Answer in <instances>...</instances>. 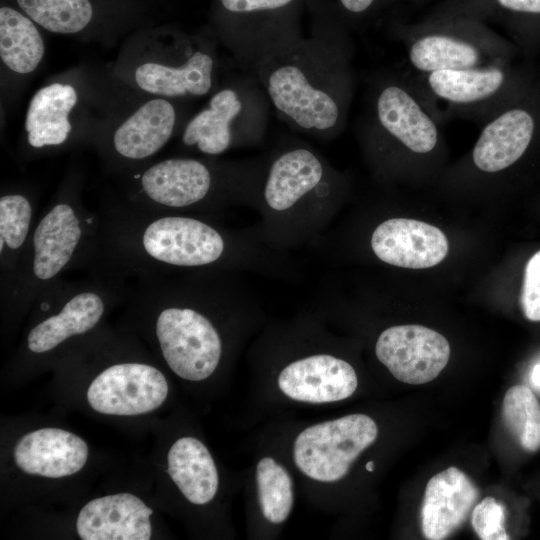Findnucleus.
I'll use <instances>...</instances> for the list:
<instances>
[{"instance_id":"obj_4","label":"nucleus","mask_w":540,"mask_h":540,"mask_svg":"<svg viewBox=\"0 0 540 540\" xmlns=\"http://www.w3.org/2000/svg\"><path fill=\"white\" fill-rule=\"evenodd\" d=\"M76 182L66 183L39 214L13 282L1 297L4 310L22 313L66 272L96 266L101 218L85 206Z\"/></svg>"},{"instance_id":"obj_5","label":"nucleus","mask_w":540,"mask_h":540,"mask_svg":"<svg viewBox=\"0 0 540 540\" xmlns=\"http://www.w3.org/2000/svg\"><path fill=\"white\" fill-rule=\"evenodd\" d=\"M323 320L303 312L257 341L256 350L270 360L272 381L284 399L323 406L350 398L358 388L356 369L330 347Z\"/></svg>"},{"instance_id":"obj_1","label":"nucleus","mask_w":540,"mask_h":540,"mask_svg":"<svg viewBox=\"0 0 540 540\" xmlns=\"http://www.w3.org/2000/svg\"><path fill=\"white\" fill-rule=\"evenodd\" d=\"M101 218V265L127 279L148 274L209 270L293 279L285 255L261 240L255 228L226 226L219 217L106 201Z\"/></svg>"},{"instance_id":"obj_17","label":"nucleus","mask_w":540,"mask_h":540,"mask_svg":"<svg viewBox=\"0 0 540 540\" xmlns=\"http://www.w3.org/2000/svg\"><path fill=\"white\" fill-rule=\"evenodd\" d=\"M13 455L16 465L28 474L60 478L83 468L88 446L69 431L43 428L24 435L16 443Z\"/></svg>"},{"instance_id":"obj_6","label":"nucleus","mask_w":540,"mask_h":540,"mask_svg":"<svg viewBox=\"0 0 540 540\" xmlns=\"http://www.w3.org/2000/svg\"><path fill=\"white\" fill-rule=\"evenodd\" d=\"M245 175L231 166L173 157L136 172L123 199L150 209L221 218L233 206L257 208L262 179Z\"/></svg>"},{"instance_id":"obj_14","label":"nucleus","mask_w":540,"mask_h":540,"mask_svg":"<svg viewBox=\"0 0 540 540\" xmlns=\"http://www.w3.org/2000/svg\"><path fill=\"white\" fill-rule=\"evenodd\" d=\"M370 247L383 263L425 269L445 259L449 243L445 234L433 225L407 218H390L374 228Z\"/></svg>"},{"instance_id":"obj_30","label":"nucleus","mask_w":540,"mask_h":540,"mask_svg":"<svg viewBox=\"0 0 540 540\" xmlns=\"http://www.w3.org/2000/svg\"><path fill=\"white\" fill-rule=\"evenodd\" d=\"M520 304L528 320L540 321V250L526 264Z\"/></svg>"},{"instance_id":"obj_27","label":"nucleus","mask_w":540,"mask_h":540,"mask_svg":"<svg viewBox=\"0 0 540 540\" xmlns=\"http://www.w3.org/2000/svg\"><path fill=\"white\" fill-rule=\"evenodd\" d=\"M17 3L31 20L53 33H78L93 17L89 0H17Z\"/></svg>"},{"instance_id":"obj_31","label":"nucleus","mask_w":540,"mask_h":540,"mask_svg":"<svg viewBox=\"0 0 540 540\" xmlns=\"http://www.w3.org/2000/svg\"><path fill=\"white\" fill-rule=\"evenodd\" d=\"M292 0H221L225 9L234 13H249L283 7Z\"/></svg>"},{"instance_id":"obj_3","label":"nucleus","mask_w":540,"mask_h":540,"mask_svg":"<svg viewBox=\"0 0 540 540\" xmlns=\"http://www.w3.org/2000/svg\"><path fill=\"white\" fill-rule=\"evenodd\" d=\"M337 174L313 150L298 146L279 153L264 174L255 227L263 242L279 251L316 244L337 206Z\"/></svg>"},{"instance_id":"obj_7","label":"nucleus","mask_w":540,"mask_h":540,"mask_svg":"<svg viewBox=\"0 0 540 540\" xmlns=\"http://www.w3.org/2000/svg\"><path fill=\"white\" fill-rule=\"evenodd\" d=\"M528 65L515 62L468 69H445L413 76L442 122L459 118L482 126L538 78Z\"/></svg>"},{"instance_id":"obj_18","label":"nucleus","mask_w":540,"mask_h":540,"mask_svg":"<svg viewBox=\"0 0 540 540\" xmlns=\"http://www.w3.org/2000/svg\"><path fill=\"white\" fill-rule=\"evenodd\" d=\"M176 123V111L162 97L146 101L114 131L111 152L115 159L136 163L151 158L170 140Z\"/></svg>"},{"instance_id":"obj_24","label":"nucleus","mask_w":540,"mask_h":540,"mask_svg":"<svg viewBox=\"0 0 540 540\" xmlns=\"http://www.w3.org/2000/svg\"><path fill=\"white\" fill-rule=\"evenodd\" d=\"M254 494L258 515L269 527H280L290 517L295 503L294 479L279 459L264 455L254 466Z\"/></svg>"},{"instance_id":"obj_25","label":"nucleus","mask_w":540,"mask_h":540,"mask_svg":"<svg viewBox=\"0 0 540 540\" xmlns=\"http://www.w3.org/2000/svg\"><path fill=\"white\" fill-rule=\"evenodd\" d=\"M33 22L14 8L0 9V57L17 74L36 70L45 53L43 38Z\"/></svg>"},{"instance_id":"obj_10","label":"nucleus","mask_w":540,"mask_h":540,"mask_svg":"<svg viewBox=\"0 0 540 540\" xmlns=\"http://www.w3.org/2000/svg\"><path fill=\"white\" fill-rule=\"evenodd\" d=\"M369 415L353 413L309 424L290 443L295 470L310 484L327 488L344 480L357 459L377 440Z\"/></svg>"},{"instance_id":"obj_13","label":"nucleus","mask_w":540,"mask_h":540,"mask_svg":"<svg viewBox=\"0 0 540 540\" xmlns=\"http://www.w3.org/2000/svg\"><path fill=\"white\" fill-rule=\"evenodd\" d=\"M375 355L398 381L425 384L447 365L450 345L437 331L421 325H395L376 339Z\"/></svg>"},{"instance_id":"obj_16","label":"nucleus","mask_w":540,"mask_h":540,"mask_svg":"<svg viewBox=\"0 0 540 540\" xmlns=\"http://www.w3.org/2000/svg\"><path fill=\"white\" fill-rule=\"evenodd\" d=\"M152 513L133 494L108 495L88 502L81 509L76 529L82 540H149Z\"/></svg>"},{"instance_id":"obj_19","label":"nucleus","mask_w":540,"mask_h":540,"mask_svg":"<svg viewBox=\"0 0 540 540\" xmlns=\"http://www.w3.org/2000/svg\"><path fill=\"white\" fill-rule=\"evenodd\" d=\"M36 199L27 191L0 196V297L9 290L27 249L37 218Z\"/></svg>"},{"instance_id":"obj_8","label":"nucleus","mask_w":540,"mask_h":540,"mask_svg":"<svg viewBox=\"0 0 540 540\" xmlns=\"http://www.w3.org/2000/svg\"><path fill=\"white\" fill-rule=\"evenodd\" d=\"M442 124L412 77L391 75L373 89L363 126L374 152L427 158L439 151Z\"/></svg>"},{"instance_id":"obj_33","label":"nucleus","mask_w":540,"mask_h":540,"mask_svg":"<svg viewBox=\"0 0 540 540\" xmlns=\"http://www.w3.org/2000/svg\"><path fill=\"white\" fill-rule=\"evenodd\" d=\"M531 380L534 383V385L540 387V364H537L531 374Z\"/></svg>"},{"instance_id":"obj_15","label":"nucleus","mask_w":540,"mask_h":540,"mask_svg":"<svg viewBox=\"0 0 540 540\" xmlns=\"http://www.w3.org/2000/svg\"><path fill=\"white\" fill-rule=\"evenodd\" d=\"M479 497L473 481L451 466L430 478L421 507V529L428 540H443L467 519Z\"/></svg>"},{"instance_id":"obj_21","label":"nucleus","mask_w":540,"mask_h":540,"mask_svg":"<svg viewBox=\"0 0 540 540\" xmlns=\"http://www.w3.org/2000/svg\"><path fill=\"white\" fill-rule=\"evenodd\" d=\"M77 100V92L69 84L53 83L39 89L26 113L28 144L41 149L65 143L72 131L69 115Z\"/></svg>"},{"instance_id":"obj_12","label":"nucleus","mask_w":540,"mask_h":540,"mask_svg":"<svg viewBox=\"0 0 540 540\" xmlns=\"http://www.w3.org/2000/svg\"><path fill=\"white\" fill-rule=\"evenodd\" d=\"M167 395L168 383L159 369L141 362H121L95 377L87 400L99 413L133 416L157 409Z\"/></svg>"},{"instance_id":"obj_32","label":"nucleus","mask_w":540,"mask_h":540,"mask_svg":"<svg viewBox=\"0 0 540 540\" xmlns=\"http://www.w3.org/2000/svg\"><path fill=\"white\" fill-rule=\"evenodd\" d=\"M342 6L349 12L362 13L367 11L375 0H339Z\"/></svg>"},{"instance_id":"obj_2","label":"nucleus","mask_w":540,"mask_h":540,"mask_svg":"<svg viewBox=\"0 0 540 540\" xmlns=\"http://www.w3.org/2000/svg\"><path fill=\"white\" fill-rule=\"evenodd\" d=\"M241 273L209 270L148 274L128 281L124 301L150 317L168 367L180 378L212 376L233 341L247 338L262 320L256 295Z\"/></svg>"},{"instance_id":"obj_28","label":"nucleus","mask_w":540,"mask_h":540,"mask_svg":"<svg viewBox=\"0 0 540 540\" xmlns=\"http://www.w3.org/2000/svg\"><path fill=\"white\" fill-rule=\"evenodd\" d=\"M492 7L505 14L512 43L526 58L540 51V0H492Z\"/></svg>"},{"instance_id":"obj_26","label":"nucleus","mask_w":540,"mask_h":540,"mask_svg":"<svg viewBox=\"0 0 540 540\" xmlns=\"http://www.w3.org/2000/svg\"><path fill=\"white\" fill-rule=\"evenodd\" d=\"M505 427L518 444L528 452L540 449V404L525 385H514L505 393L502 403Z\"/></svg>"},{"instance_id":"obj_9","label":"nucleus","mask_w":540,"mask_h":540,"mask_svg":"<svg viewBox=\"0 0 540 540\" xmlns=\"http://www.w3.org/2000/svg\"><path fill=\"white\" fill-rule=\"evenodd\" d=\"M403 42L408 62L418 73L512 63L520 54L510 40L465 18L413 27L403 34Z\"/></svg>"},{"instance_id":"obj_23","label":"nucleus","mask_w":540,"mask_h":540,"mask_svg":"<svg viewBox=\"0 0 540 540\" xmlns=\"http://www.w3.org/2000/svg\"><path fill=\"white\" fill-rule=\"evenodd\" d=\"M241 110L242 102L235 90L226 88L218 91L210 99L208 107L188 122L182 142L208 156L226 152L233 143L231 124Z\"/></svg>"},{"instance_id":"obj_20","label":"nucleus","mask_w":540,"mask_h":540,"mask_svg":"<svg viewBox=\"0 0 540 540\" xmlns=\"http://www.w3.org/2000/svg\"><path fill=\"white\" fill-rule=\"evenodd\" d=\"M167 471L188 502L210 503L219 489V472L202 441L185 436L177 439L167 455Z\"/></svg>"},{"instance_id":"obj_11","label":"nucleus","mask_w":540,"mask_h":540,"mask_svg":"<svg viewBox=\"0 0 540 540\" xmlns=\"http://www.w3.org/2000/svg\"><path fill=\"white\" fill-rule=\"evenodd\" d=\"M266 87L280 113L301 129L312 132H330L341 124L350 93V90L320 87L296 63L279 64L271 69Z\"/></svg>"},{"instance_id":"obj_29","label":"nucleus","mask_w":540,"mask_h":540,"mask_svg":"<svg viewBox=\"0 0 540 540\" xmlns=\"http://www.w3.org/2000/svg\"><path fill=\"white\" fill-rule=\"evenodd\" d=\"M505 507L494 497H485L476 504L471 513V524L482 540H507Z\"/></svg>"},{"instance_id":"obj_22","label":"nucleus","mask_w":540,"mask_h":540,"mask_svg":"<svg viewBox=\"0 0 540 540\" xmlns=\"http://www.w3.org/2000/svg\"><path fill=\"white\" fill-rule=\"evenodd\" d=\"M213 67L209 54L195 51L178 67L142 63L134 72V80L141 90L159 97L203 96L212 87Z\"/></svg>"}]
</instances>
